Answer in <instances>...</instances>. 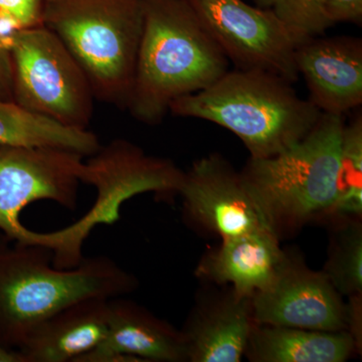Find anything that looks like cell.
I'll return each mask as SVG.
<instances>
[{
	"label": "cell",
	"instance_id": "cell-22",
	"mask_svg": "<svg viewBox=\"0 0 362 362\" xmlns=\"http://www.w3.org/2000/svg\"><path fill=\"white\" fill-rule=\"evenodd\" d=\"M14 30L0 23V100L13 101V74H11L9 40Z\"/></svg>",
	"mask_w": 362,
	"mask_h": 362
},
{
	"label": "cell",
	"instance_id": "cell-20",
	"mask_svg": "<svg viewBox=\"0 0 362 362\" xmlns=\"http://www.w3.org/2000/svg\"><path fill=\"white\" fill-rule=\"evenodd\" d=\"M301 42L322 37L334 26L326 13L325 0H274L271 7Z\"/></svg>",
	"mask_w": 362,
	"mask_h": 362
},
{
	"label": "cell",
	"instance_id": "cell-25",
	"mask_svg": "<svg viewBox=\"0 0 362 362\" xmlns=\"http://www.w3.org/2000/svg\"><path fill=\"white\" fill-rule=\"evenodd\" d=\"M257 6L259 7H265V8H271L273 6L274 0H254Z\"/></svg>",
	"mask_w": 362,
	"mask_h": 362
},
{
	"label": "cell",
	"instance_id": "cell-15",
	"mask_svg": "<svg viewBox=\"0 0 362 362\" xmlns=\"http://www.w3.org/2000/svg\"><path fill=\"white\" fill-rule=\"evenodd\" d=\"M279 235L272 228L223 240L197 266V277L228 286L240 296L252 298L270 284L286 258Z\"/></svg>",
	"mask_w": 362,
	"mask_h": 362
},
{
	"label": "cell",
	"instance_id": "cell-21",
	"mask_svg": "<svg viewBox=\"0 0 362 362\" xmlns=\"http://www.w3.org/2000/svg\"><path fill=\"white\" fill-rule=\"evenodd\" d=\"M45 0H0V23L13 30L42 25Z\"/></svg>",
	"mask_w": 362,
	"mask_h": 362
},
{
	"label": "cell",
	"instance_id": "cell-7",
	"mask_svg": "<svg viewBox=\"0 0 362 362\" xmlns=\"http://www.w3.org/2000/svg\"><path fill=\"white\" fill-rule=\"evenodd\" d=\"M85 156L52 147L0 145V230L7 239L37 245L39 233L21 223L30 204L52 201L69 211L78 206V185L85 183Z\"/></svg>",
	"mask_w": 362,
	"mask_h": 362
},
{
	"label": "cell",
	"instance_id": "cell-10",
	"mask_svg": "<svg viewBox=\"0 0 362 362\" xmlns=\"http://www.w3.org/2000/svg\"><path fill=\"white\" fill-rule=\"evenodd\" d=\"M254 322L300 329L347 331V305L322 272L286 255L270 284L252 297Z\"/></svg>",
	"mask_w": 362,
	"mask_h": 362
},
{
	"label": "cell",
	"instance_id": "cell-18",
	"mask_svg": "<svg viewBox=\"0 0 362 362\" xmlns=\"http://www.w3.org/2000/svg\"><path fill=\"white\" fill-rule=\"evenodd\" d=\"M325 267L321 271L341 296L362 295L361 220H338Z\"/></svg>",
	"mask_w": 362,
	"mask_h": 362
},
{
	"label": "cell",
	"instance_id": "cell-16",
	"mask_svg": "<svg viewBox=\"0 0 362 362\" xmlns=\"http://www.w3.org/2000/svg\"><path fill=\"white\" fill-rule=\"evenodd\" d=\"M356 349L347 331L254 324L245 356L252 362H343Z\"/></svg>",
	"mask_w": 362,
	"mask_h": 362
},
{
	"label": "cell",
	"instance_id": "cell-14",
	"mask_svg": "<svg viewBox=\"0 0 362 362\" xmlns=\"http://www.w3.org/2000/svg\"><path fill=\"white\" fill-rule=\"evenodd\" d=\"M108 300L87 298L47 317L18 349L25 362H78L90 354L107 334Z\"/></svg>",
	"mask_w": 362,
	"mask_h": 362
},
{
	"label": "cell",
	"instance_id": "cell-11",
	"mask_svg": "<svg viewBox=\"0 0 362 362\" xmlns=\"http://www.w3.org/2000/svg\"><path fill=\"white\" fill-rule=\"evenodd\" d=\"M296 66L309 90V101L322 113L344 115L362 104V40L314 37L296 51Z\"/></svg>",
	"mask_w": 362,
	"mask_h": 362
},
{
	"label": "cell",
	"instance_id": "cell-9",
	"mask_svg": "<svg viewBox=\"0 0 362 362\" xmlns=\"http://www.w3.org/2000/svg\"><path fill=\"white\" fill-rule=\"evenodd\" d=\"M178 194L188 218L221 240L274 230L240 173L220 154L195 161L183 175Z\"/></svg>",
	"mask_w": 362,
	"mask_h": 362
},
{
	"label": "cell",
	"instance_id": "cell-24",
	"mask_svg": "<svg viewBox=\"0 0 362 362\" xmlns=\"http://www.w3.org/2000/svg\"><path fill=\"white\" fill-rule=\"evenodd\" d=\"M361 295L349 297L347 305V332L356 341V349L361 350Z\"/></svg>",
	"mask_w": 362,
	"mask_h": 362
},
{
	"label": "cell",
	"instance_id": "cell-2",
	"mask_svg": "<svg viewBox=\"0 0 362 362\" xmlns=\"http://www.w3.org/2000/svg\"><path fill=\"white\" fill-rule=\"evenodd\" d=\"M52 251L0 235V345L18 351L33 328L68 305L87 298L122 297L137 279L106 256L59 269Z\"/></svg>",
	"mask_w": 362,
	"mask_h": 362
},
{
	"label": "cell",
	"instance_id": "cell-13",
	"mask_svg": "<svg viewBox=\"0 0 362 362\" xmlns=\"http://www.w3.org/2000/svg\"><path fill=\"white\" fill-rule=\"evenodd\" d=\"M254 324L252 298L232 287L202 298L181 330L187 361L240 362Z\"/></svg>",
	"mask_w": 362,
	"mask_h": 362
},
{
	"label": "cell",
	"instance_id": "cell-12",
	"mask_svg": "<svg viewBox=\"0 0 362 362\" xmlns=\"http://www.w3.org/2000/svg\"><path fill=\"white\" fill-rule=\"evenodd\" d=\"M103 341L78 362L187 361L181 331L122 297L108 300Z\"/></svg>",
	"mask_w": 362,
	"mask_h": 362
},
{
	"label": "cell",
	"instance_id": "cell-3",
	"mask_svg": "<svg viewBox=\"0 0 362 362\" xmlns=\"http://www.w3.org/2000/svg\"><path fill=\"white\" fill-rule=\"evenodd\" d=\"M173 115L233 133L252 158L278 156L306 137L322 115L286 78L259 70L228 71L206 89L175 100Z\"/></svg>",
	"mask_w": 362,
	"mask_h": 362
},
{
	"label": "cell",
	"instance_id": "cell-23",
	"mask_svg": "<svg viewBox=\"0 0 362 362\" xmlns=\"http://www.w3.org/2000/svg\"><path fill=\"white\" fill-rule=\"evenodd\" d=\"M326 13L333 25L351 23L361 25L362 0H325Z\"/></svg>",
	"mask_w": 362,
	"mask_h": 362
},
{
	"label": "cell",
	"instance_id": "cell-1",
	"mask_svg": "<svg viewBox=\"0 0 362 362\" xmlns=\"http://www.w3.org/2000/svg\"><path fill=\"white\" fill-rule=\"evenodd\" d=\"M143 30L126 109L156 125L178 98L206 89L228 59L185 0H142Z\"/></svg>",
	"mask_w": 362,
	"mask_h": 362
},
{
	"label": "cell",
	"instance_id": "cell-5",
	"mask_svg": "<svg viewBox=\"0 0 362 362\" xmlns=\"http://www.w3.org/2000/svg\"><path fill=\"white\" fill-rule=\"evenodd\" d=\"M344 115L322 113L306 137L278 156L250 158L240 171L278 233L329 216L337 197Z\"/></svg>",
	"mask_w": 362,
	"mask_h": 362
},
{
	"label": "cell",
	"instance_id": "cell-4",
	"mask_svg": "<svg viewBox=\"0 0 362 362\" xmlns=\"http://www.w3.org/2000/svg\"><path fill=\"white\" fill-rule=\"evenodd\" d=\"M42 25L77 61L95 98L126 109L141 42L142 0H45Z\"/></svg>",
	"mask_w": 362,
	"mask_h": 362
},
{
	"label": "cell",
	"instance_id": "cell-6",
	"mask_svg": "<svg viewBox=\"0 0 362 362\" xmlns=\"http://www.w3.org/2000/svg\"><path fill=\"white\" fill-rule=\"evenodd\" d=\"M9 54L14 103L68 127L88 129L96 98L84 71L52 30L42 25L14 30Z\"/></svg>",
	"mask_w": 362,
	"mask_h": 362
},
{
	"label": "cell",
	"instance_id": "cell-17",
	"mask_svg": "<svg viewBox=\"0 0 362 362\" xmlns=\"http://www.w3.org/2000/svg\"><path fill=\"white\" fill-rule=\"evenodd\" d=\"M0 145L52 147L71 150L85 157L101 148L99 138L88 129L68 127L26 110L13 101L0 100Z\"/></svg>",
	"mask_w": 362,
	"mask_h": 362
},
{
	"label": "cell",
	"instance_id": "cell-19",
	"mask_svg": "<svg viewBox=\"0 0 362 362\" xmlns=\"http://www.w3.org/2000/svg\"><path fill=\"white\" fill-rule=\"evenodd\" d=\"M337 220H361L362 216V116L343 129L337 197L329 216Z\"/></svg>",
	"mask_w": 362,
	"mask_h": 362
},
{
	"label": "cell",
	"instance_id": "cell-8",
	"mask_svg": "<svg viewBox=\"0 0 362 362\" xmlns=\"http://www.w3.org/2000/svg\"><path fill=\"white\" fill-rule=\"evenodd\" d=\"M228 61L240 70L275 74L294 84L296 51L303 44L272 8L244 0H185Z\"/></svg>",
	"mask_w": 362,
	"mask_h": 362
}]
</instances>
